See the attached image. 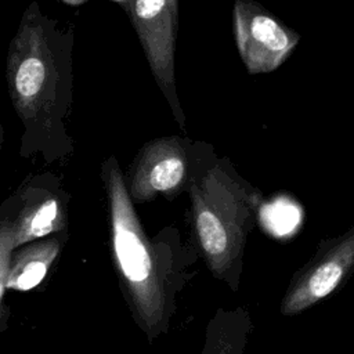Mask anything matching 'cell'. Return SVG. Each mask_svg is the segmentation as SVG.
<instances>
[{
    "mask_svg": "<svg viewBox=\"0 0 354 354\" xmlns=\"http://www.w3.org/2000/svg\"><path fill=\"white\" fill-rule=\"evenodd\" d=\"M75 26L46 15L37 0L25 8L6 61L7 90L26 134L62 131L73 98Z\"/></svg>",
    "mask_w": 354,
    "mask_h": 354,
    "instance_id": "cell-1",
    "label": "cell"
},
{
    "mask_svg": "<svg viewBox=\"0 0 354 354\" xmlns=\"http://www.w3.org/2000/svg\"><path fill=\"white\" fill-rule=\"evenodd\" d=\"M106 177L116 261L140 315L153 326L163 313V289L155 260L113 159L106 165Z\"/></svg>",
    "mask_w": 354,
    "mask_h": 354,
    "instance_id": "cell-2",
    "label": "cell"
},
{
    "mask_svg": "<svg viewBox=\"0 0 354 354\" xmlns=\"http://www.w3.org/2000/svg\"><path fill=\"white\" fill-rule=\"evenodd\" d=\"M195 231L210 268L223 274L239 257L249 212L241 188L220 169L192 187Z\"/></svg>",
    "mask_w": 354,
    "mask_h": 354,
    "instance_id": "cell-3",
    "label": "cell"
},
{
    "mask_svg": "<svg viewBox=\"0 0 354 354\" xmlns=\"http://www.w3.org/2000/svg\"><path fill=\"white\" fill-rule=\"evenodd\" d=\"M124 11L136 29L159 90L166 97L178 122H184L174 75L178 28L177 0H131Z\"/></svg>",
    "mask_w": 354,
    "mask_h": 354,
    "instance_id": "cell-4",
    "label": "cell"
},
{
    "mask_svg": "<svg viewBox=\"0 0 354 354\" xmlns=\"http://www.w3.org/2000/svg\"><path fill=\"white\" fill-rule=\"evenodd\" d=\"M232 19L236 48L250 75L279 68L300 40L296 30L253 0H235Z\"/></svg>",
    "mask_w": 354,
    "mask_h": 354,
    "instance_id": "cell-5",
    "label": "cell"
},
{
    "mask_svg": "<svg viewBox=\"0 0 354 354\" xmlns=\"http://www.w3.org/2000/svg\"><path fill=\"white\" fill-rule=\"evenodd\" d=\"M354 270V227L329 241L296 274L281 304L283 315H296L330 295Z\"/></svg>",
    "mask_w": 354,
    "mask_h": 354,
    "instance_id": "cell-6",
    "label": "cell"
},
{
    "mask_svg": "<svg viewBox=\"0 0 354 354\" xmlns=\"http://www.w3.org/2000/svg\"><path fill=\"white\" fill-rule=\"evenodd\" d=\"M187 173V155L177 137L148 142L138 158L134 174V195L148 198L156 192H169L178 187Z\"/></svg>",
    "mask_w": 354,
    "mask_h": 354,
    "instance_id": "cell-7",
    "label": "cell"
},
{
    "mask_svg": "<svg viewBox=\"0 0 354 354\" xmlns=\"http://www.w3.org/2000/svg\"><path fill=\"white\" fill-rule=\"evenodd\" d=\"M57 252L55 242H44L22 250L14 261H10L6 288L25 292L37 286L46 277Z\"/></svg>",
    "mask_w": 354,
    "mask_h": 354,
    "instance_id": "cell-8",
    "label": "cell"
},
{
    "mask_svg": "<svg viewBox=\"0 0 354 354\" xmlns=\"http://www.w3.org/2000/svg\"><path fill=\"white\" fill-rule=\"evenodd\" d=\"M58 203L55 199L43 201L15 225V246L48 235L55 230Z\"/></svg>",
    "mask_w": 354,
    "mask_h": 354,
    "instance_id": "cell-9",
    "label": "cell"
},
{
    "mask_svg": "<svg viewBox=\"0 0 354 354\" xmlns=\"http://www.w3.org/2000/svg\"><path fill=\"white\" fill-rule=\"evenodd\" d=\"M15 248V225L6 220L0 223V301L6 288L11 252Z\"/></svg>",
    "mask_w": 354,
    "mask_h": 354,
    "instance_id": "cell-10",
    "label": "cell"
},
{
    "mask_svg": "<svg viewBox=\"0 0 354 354\" xmlns=\"http://www.w3.org/2000/svg\"><path fill=\"white\" fill-rule=\"evenodd\" d=\"M59 1H62L65 4H69V6H79V4H83V3H86L88 0H59Z\"/></svg>",
    "mask_w": 354,
    "mask_h": 354,
    "instance_id": "cell-11",
    "label": "cell"
},
{
    "mask_svg": "<svg viewBox=\"0 0 354 354\" xmlns=\"http://www.w3.org/2000/svg\"><path fill=\"white\" fill-rule=\"evenodd\" d=\"M113 1H118V3L123 7V10H126V8L129 7V4H130L131 0H113Z\"/></svg>",
    "mask_w": 354,
    "mask_h": 354,
    "instance_id": "cell-12",
    "label": "cell"
}]
</instances>
